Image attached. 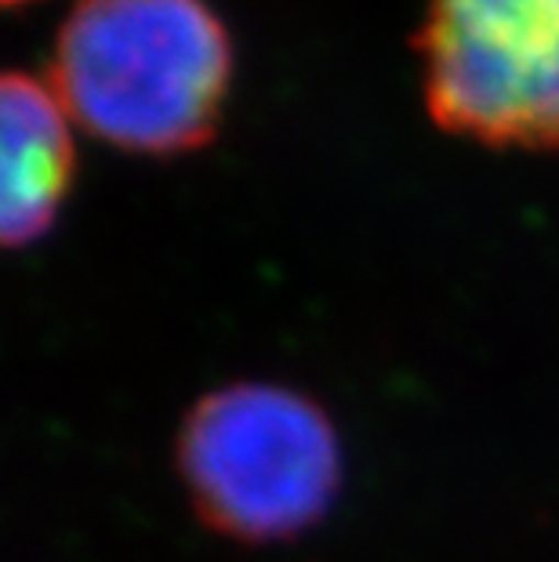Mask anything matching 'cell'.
<instances>
[{
    "mask_svg": "<svg viewBox=\"0 0 559 562\" xmlns=\"http://www.w3.org/2000/svg\"><path fill=\"white\" fill-rule=\"evenodd\" d=\"M230 41L200 0H80L58 30L52 91L91 135L182 153L215 135Z\"/></svg>",
    "mask_w": 559,
    "mask_h": 562,
    "instance_id": "obj_1",
    "label": "cell"
},
{
    "mask_svg": "<svg viewBox=\"0 0 559 562\" xmlns=\"http://www.w3.org/2000/svg\"><path fill=\"white\" fill-rule=\"evenodd\" d=\"M8 4H19V0H8Z\"/></svg>",
    "mask_w": 559,
    "mask_h": 562,
    "instance_id": "obj_5",
    "label": "cell"
},
{
    "mask_svg": "<svg viewBox=\"0 0 559 562\" xmlns=\"http://www.w3.org/2000/svg\"><path fill=\"white\" fill-rule=\"evenodd\" d=\"M0 233L8 247H22L52 229L74 175L69 113L52 83L8 74L0 83Z\"/></svg>",
    "mask_w": 559,
    "mask_h": 562,
    "instance_id": "obj_4",
    "label": "cell"
},
{
    "mask_svg": "<svg viewBox=\"0 0 559 562\" xmlns=\"http://www.w3.org/2000/svg\"><path fill=\"white\" fill-rule=\"evenodd\" d=\"M433 121L487 146H559V0H429Z\"/></svg>",
    "mask_w": 559,
    "mask_h": 562,
    "instance_id": "obj_3",
    "label": "cell"
},
{
    "mask_svg": "<svg viewBox=\"0 0 559 562\" xmlns=\"http://www.w3.org/2000/svg\"><path fill=\"white\" fill-rule=\"evenodd\" d=\"M178 475L211 530L269 544L309 530L331 508L342 450L331 417L309 396L244 381L186 414Z\"/></svg>",
    "mask_w": 559,
    "mask_h": 562,
    "instance_id": "obj_2",
    "label": "cell"
}]
</instances>
